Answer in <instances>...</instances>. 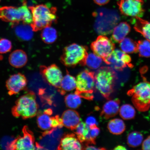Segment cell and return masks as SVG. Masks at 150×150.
<instances>
[{"label": "cell", "mask_w": 150, "mask_h": 150, "mask_svg": "<svg viewBox=\"0 0 150 150\" xmlns=\"http://www.w3.org/2000/svg\"><path fill=\"white\" fill-rule=\"evenodd\" d=\"M91 48L94 53L103 60L112 53L115 50V46L111 39L101 35L91 43Z\"/></svg>", "instance_id": "cell-10"}, {"label": "cell", "mask_w": 150, "mask_h": 150, "mask_svg": "<svg viewBox=\"0 0 150 150\" xmlns=\"http://www.w3.org/2000/svg\"><path fill=\"white\" fill-rule=\"evenodd\" d=\"M95 76L96 88L103 97L109 99L117 79L115 71L111 67H102L96 71Z\"/></svg>", "instance_id": "cell-2"}, {"label": "cell", "mask_w": 150, "mask_h": 150, "mask_svg": "<svg viewBox=\"0 0 150 150\" xmlns=\"http://www.w3.org/2000/svg\"><path fill=\"white\" fill-rule=\"evenodd\" d=\"M38 108L35 94L31 91L17 100L12 108V113L14 117L27 119L35 117L38 112Z\"/></svg>", "instance_id": "cell-3"}, {"label": "cell", "mask_w": 150, "mask_h": 150, "mask_svg": "<svg viewBox=\"0 0 150 150\" xmlns=\"http://www.w3.org/2000/svg\"><path fill=\"white\" fill-rule=\"evenodd\" d=\"M137 52L140 57H150V41L147 40H141L137 42Z\"/></svg>", "instance_id": "cell-31"}, {"label": "cell", "mask_w": 150, "mask_h": 150, "mask_svg": "<svg viewBox=\"0 0 150 150\" xmlns=\"http://www.w3.org/2000/svg\"><path fill=\"white\" fill-rule=\"evenodd\" d=\"M61 119L63 126L73 131H74L79 124L81 121V119L78 112L72 110H67L64 112Z\"/></svg>", "instance_id": "cell-16"}, {"label": "cell", "mask_w": 150, "mask_h": 150, "mask_svg": "<svg viewBox=\"0 0 150 150\" xmlns=\"http://www.w3.org/2000/svg\"><path fill=\"white\" fill-rule=\"evenodd\" d=\"M87 51L86 46L76 44L69 45L63 50L61 57L62 63L68 67L85 65Z\"/></svg>", "instance_id": "cell-5"}, {"label": "cell", "mask_w": 150, "mask_h": 150, "mask_svg": "<svg viewBox=\"0 0 150 150\" xmlns=\"http://www.w3.org/2000/svg\"><path fill=\"white\" fill-rule=\"evenodd\" d=\"M37 122L39 128L44 131H48L52 128L51 117L50 115L42 112H38Z\"/></svg>", "instance_id": "cell-25"}, {"label": "cell", "mask_w": 150, "mask_h": 150, "mask_svg": "<svg viewBox=\"0 0 150 150\" xmlns=\"http://www.w3.org/2000/svg\"><path fill=\"white\" fill-rule=\"evenodd\" d=\"M27 62V54L22 50H15L11 53L9 57V62L11 65L17 68L23 67Z\"/></svg>", "instance_id": "cell-19"}, {"label": "cell", "mask_w": 150, "mask_h": 150, "mask_svg": "<svg viewBox=\"0 0 150 150\" xmlns=\"http://www.w3.org/2000/svg\"><path fill=\"white\" fill-rule=\"evenodd\" d=\"M110 0H93L94 2L99 5H104L107 4Z\"/></svg>", "instance_id": "cell-38"}, {"label": "cell", "mask_w": 150, "mask_h": 150, "mask_svg": "<svg viewBox=\"0 0 150 150\" xmlns=\"http://www.w3.org/2000/svg\"><path fill=\"white\" fill-rule=\"evenodd\" d=\"M87 125L86 123L81 121L74 130L76 134L77 138L81 142H85V140L83 137V134Z\"/></svg>", "instance_id": "cell-34"}, {"label": "cell", "mask_w": 150, "mask_h": 150, "mask_svg": "<svg viewBox=\"0 0 150 150\" xmlns=\"http://www.w3.org/2000/svg\"><path fill=\"white\" fill-rule=\"evenodd\" d=\"M103 60L107 64L111 66L112 68L119 71H122L127 67L131 68L134 67L130 56L119 50H114L108 57Z\"/></svg>", "instance_id": "cell-9"}, {"label": "cell", "mask_w": 150, "mask_h": 150, "mask_svg": "<svg viewBox=\"0 0 150 150\" xmlns=\"http://www.w3.org/2000/svg\"><path fill=\"white\" fill-rule=\"evenodd\" d=\"M86 124L90 127L97 125V122L96 118L92 116H90L86 118Z\"/></svg>", "instance_id": "cell-36"}, {"label": "cell", "mask_w": 150, "mask_h": 150, "mask_svg": "<svg viewBox=\"0 0 150 150\" xmlns=\"http://www.w3.org/2000/svg\"><path fill=\"white\" fill-rule=\"evenodd\" d=\"M144 0H120L117 4L121 13L134 18L143 16L145 11Z\"/></svg>", "instance_id": "cell-8"}, {"label": "cell", "mask_w": 150, "mask_h": 150, "mask_svg": "<svg viewBox=\"0 0 150 150\" xmlns=\"http://www.w3.org/2000/svg\"><path fill=\"white\" fill-rule=\"evenodd\" d=\"M84 149L86 150H105L106 149L103 148H97L92 146H87Z\"/></svg>", "instance_id": "cell-39"}, {"label": "cell", "mask_w": 150, "mask_h": 150, "mask_svg": "<svg viewBox=\"0 0 150 150\" xmlns=\"http://www.w3.org/2000/svg\"><path fill=\"white\" fill-rule=\"evenodd\" d=\"M40 71L43 78L49 84L59 89L63 78L62 73L57 66H42L40 67Z\"/></svg>", "instance_id": "cell-12"}, {"label": "cell", "mask_w": 150, "mask_h": 150, "mask_svg": "<svg viewBox=\"0 0 150 150\" xmlns=\"http://www.w3.org/2000/svg\"><path fill=\"white\" fill-rule=\"evenodd\" d=\"M22 135L13 141L9 146L10 150H35L36 146L33 133L27 126L22 129Z\"/></svg>", "instance_id": "cell-11"}, {"label": "cell", "mask_w": 150, "mask_h": 150, "mask_svg": "<svg viewBox=\"0 0 150 150\" xmlns=\"http://www.w3.org/2000/svg\"><path fill=\"white\" fill-rule=\"evenodd\" d=\"M108 128L111 134L120 135L124 132L126 126L123 120L119 119H115L110 120L108 124Z\"/></svg>", "instance_id": "cell-23"}, {"label": "cell", "mask_w": 150, "mask_h": 150, "mask_svg": "<svg viewBox=\"0 0 150 150\" xmlns=\"http://www.w3.org/2000/svg\"><path fill=\"white\" fill-rule=\"evenodd\" d=\"M51 125L52 128L53 129L62 128L64 126L61 118L58 115L51 117Z\"/></svg>", "instance_id": "cell-35"}, {"label": "cell", "mask_w": 150, "mask_h": 150, "mask_svg": "<svg viewBox=\"0 0 150 150\" xmlns=\"http://www.w3.org/2000/svg\"><path fill=\"white\" fill-rule=\"evenodd\" d=\"M12 48V42L8 39H0V54L6 53L11 51Z\"/></svg>", "instance_id": "cell-33"}, {"label": "cell", "mask_w": 150, "mask_h": 150, "mask_svg": "<svg viewBox=\"0 0 150 150\" xmlns=\"http://www.w3.org/2000/svg\"><path fill=\"white\" fill-rule=\"evenodd\" d=\"M94 15L96 18L94 28L97 33L101 35L111 33L116 23L115 20H111L110 17L106 16V14L102 11L95 13Z\"/></svg>", "instance_id": "cell-13"}, {"label": "cell", "mask_w": 150, "mask_h": 150, "mask_svg": "<svg viewBox=\"0 0 150 150\" xmlns=\"http://www.w3.org/2000/svg\"><path fill=\"white\" fill-rule=\"evenodd\" d=\"M0 19L13 24L22 22L31 24L33 22L32 15L26 2L20 7L4 6L0 8Z\"/></svg>", "instance_id": "cell-4"}, {"label": "cell", "mask_w": 150, "mask_h": 150, "mask_svg": "<svg viewBox=\"0 0 150 150\" xmlns=\"http://www.w3.org/2000/svg\"><path fill=\"white\" fill-rule=\"evenodd\" d=\"M103 61L102 58L96 54L91 53L88 54L85 65L91 69H98L102 65Z\"/></svg>", "instance_id": "cell-28"}, {"label": "cell", "mask_w": 150, "mask_h": 150, "mask_svg": "<svg viewBox=\"0 0 150 150\" xmlns=\"http://www.w3.org/2000/svg\"><path fill=\"white\" fill-rule=\"evenodd\" d=\"M14 24V32L16 36L22 40L28 41L31 40L33 36V30L29 24L23 23Z\"/></svg>", "instance_id": "cell-18"}, {"label": "cell", "mask_w": 150, "mask_h": 150, "mask_svg": "<svg viewBox=\"0 0 150 150\" xmlns=\"http://www.w3.org/2000/svg\"><path fill=\"white\" fill-rule=\"evenodd\" d=\"M29 8L32 15L33 22L30 25L34 31L40 30L57 22L56 7L50 8L47 5L40 4Z\"/></svg>", "instance_id": "cell-1"}, {"label": "cell", "mask_w": 150, "mask_h": 150, "mask_svg": "<svg viewBox=\"0 0 150 150\" xmlns=\"http://www.w3.org/2000/svg\"><path fill=\"white\" fill-rule=\"evenodd\" d=\"M114 150H127V149L124 146L122 145H118L116 147Z\"/></svg>", "instance_id": "cell-40"}, {"label": "cell", "mask_w": 150, "mask_h": 150, "mask_svg": "<svg viewBox=\"0 0 150 150\" xmlns=\"http://www.w3.org/2000/svg\"><path fill=\"white\" fill-rule=\"evenodd\" d=\"M82 149L81 144L75 134H68L64 135L61 138L58 149L79 150Z\"/></svg>", "instance_id": "cell-15"}, {"label": "cell", "mask_w": 150, "mask_h": 150, "mask_svg": "<svg viewBox=\"0 0 150 150\" xmlns=\"http://www.w3.org/2000/svg\"><path fill=\"white\" fill-rule=\"evenodd\" d=\"M132 96L131 100L138 111L145 112L150 107V83L146 81L141 82L134 86L127 92Z\"/></svg>", "instance_id": "cell-6"}, {"label": "cell", "mask_w": 150, "mask_h": 150, "mask_svg": "<svg viewBox=\"0 0 150 150\" xmlns=\"http://www.w3.org/2000/svg\"><path fill=\"white\" fill-rule=\"evenodd\" d=\"M131 27L126 22H122L114 28L112 38L114 42H119L125 38L130 33Z\"/></svg>", "instance_id": "cell-20"}, {"label": "cell", "mask_w": 150, "mask_h": 150, "mask_svg": "<svg viewBox=\"0 0 150 150\" xmlns=\"http://www.w3.org/2000/svg\"><path fill=\"white\" fill-rule=\"evenodd\" d=\"M76 94L87 100H93L95 86V73L87 69L78 75L76 79Z\"/></svg>", "instance_id": "cell-7"}, {"label": "cell", "mask_w": 150, "mask_h": 150, "mask_svg": "<svg viewBox=\"0 0 150 150\" xmlns=\"http://www.w3.org/2000/svg\"><path fill=\"white\" fill-rule=\"evenodd\" d=\"M100 129L97 125L89 126L88 133L85 137V141L88 144H96L95 140L100 133Z\"/></svg>", "instance_id": "cell-32"}, {"label": "cell", "mask_w": 150, "mask_h": 150, "mask_svg": "<svg viewBox=\"0 0 150 150\" xmlns=\"http://www.w3.org/2000/svg\"><path fill=\"white\" fill-rule=\"evenodd\" d=\"M65 102L67 107L71 109H76L81 104V99L79 96L75 93H70L65 97Z\"/></svg>", "instance_id": "cell-30"}, {"label": "cell", "mask_w": 150, "mask_h": 150, "mask_svg": "<svg viewBox=\"0 0 150 150\" xmlns=\"http://www.w3.org/2000/svg\"><path fill=\"white\" fill-rule=\"evenodd\" d=\"M119 111L120 116L124 120L133 119L135 117V110L130 104L123 105L120 108Z\"/></svg>", "instance_id": "cell-29"}, {"label": "cell", "mask_w": 150, "mask_h": 150, "mask_svg": "<svg viewBox=\"0 0 150 150\" xmlns=\"http://www.w3.org/2000/svg\"><path fill=\"white\" fill-rule=\"evenodd\" d=\"M120 103V100L117 98L108 101L103 106L100 117L108 120L117 115L119 112Z\"/></svg>", "instance_id": "cell-17"}, {"label": "cell", "mask_w": 150, "mask_h": 150, "mask_svg": "<svg viewBox=\"0 0 150 150\" xmlns=\"http://www.w3.org/2000/svg\"><path fill=\"white\" fill-rule=\"evenodd\" d=\"M143 140V136L141 133L138 131H133L127 136V144L129 147L135 148L141 144Z\"/></svg>", "instance_id": "cell-27"}, {"label": "cell", "mask_w": 150, "mask_h": 150, "mask_svg": "<svg viewBox=\"0 0 150 150\" xmlns=\"http://www.w3.org/2000/svg\"><path fill=\"white\" fill-rule=\"evenodd\" d=\"M41 35L43 42L47 44H51L57 39V33L55 28L50 26L42 29Z\"/></svg>", "instance_id": "cell-24"}, {"label": "cell", "mask_w": 150, "mask_h": 150, "mask_svg": "<svg viewBox=\"0 0 150 150\" xmlns=\"http://www.w3.org/2000/svg\"><path fill=\"white\" fill-rule=\"evenodd\" d=\"M28 81L24 75L19 73L9 77L6 82V87L9 95H16L25 89Z\"/></svg>", "instance_id": "cell-14"}, {"label": "cell", "mask_w": 150, "mask_h": 150, "mask_svg": "<svg viewBox=\"0 0 150 150\" xmlns=\"http://www.w3.org/2000/svg\"><path fill=\"white\" fill-rule=\"evenodd\" d=\"M134 29L147 40L150 41V22L141 18H135Z\"/></svg>", "instance_id": "cell-22"}, {"label": "cell", "mask_w": 150, "mask_h": 150, "mask_svg": "<svg viewBox=\"0 0 150 150\" xmlns=\"http://www.w3.org/2000/svg\"><path fill=\"white\" fill-rule=\"evenodd\" d=\"M0 1H1V0H0Z\"/></svg>", "instance_id": "cell-42"}, {"label": "cell", "mask_w": 150, "mask_h": 150, "mask_svg": "<svg viewBox=\"0 0 150 150\" xmlns=\"http://www.w3.org/2000/svg\"><path fill=\"white\" fill-rule=\"evenodd\" d=\"M142 149L150 150V136L144 141L142 145Z\"/></svg>", "instance_id": "cell-37"}, {"label": "cell", "mask_w": 150, "mask_h": 150, "mask_svg": "<svg viewBox=\"0 0 150 150\" xmlns=\"http://www.w3.org/2000/svg\"><path fill=\"white\" fill-rule=\"evenodd\" d=\"M44 112H45V113L48 114L50 115H52V111L51 109L49 108L48 109L45 110Z\"/></svg>", "instance_id": "cell-41"}, {"label": "cell", "mask_w": 150, "mask_h": 150, "mask_svg": "<svg viewBox=\"0 0 150 150\" xmlns=\"http://www.w3.org/2000/svg\"><path fill=\"white\" fill-rule=\"evenodd\" d=\"M120 47L122 51L125 53H137V44L132 39L126 38L119 42Z\"/></svg>", "instance_id": "cell-26"}, {"label": "cell", "mask_w": 150, "mask_h": 150, "mask_svg": "<svg viewBox=\"0 0 150 150\" xmlns=\"http://www.w3.org/2000/svg\"><path fill=\"white\" fill-rule=\"evenodd\" d=\"M76 79L68 72L61 82L59 91L62 95H64L67 92L73 91L76 88Z\"/></svg>", "instance_id": "cell-21"}]
</instances>
